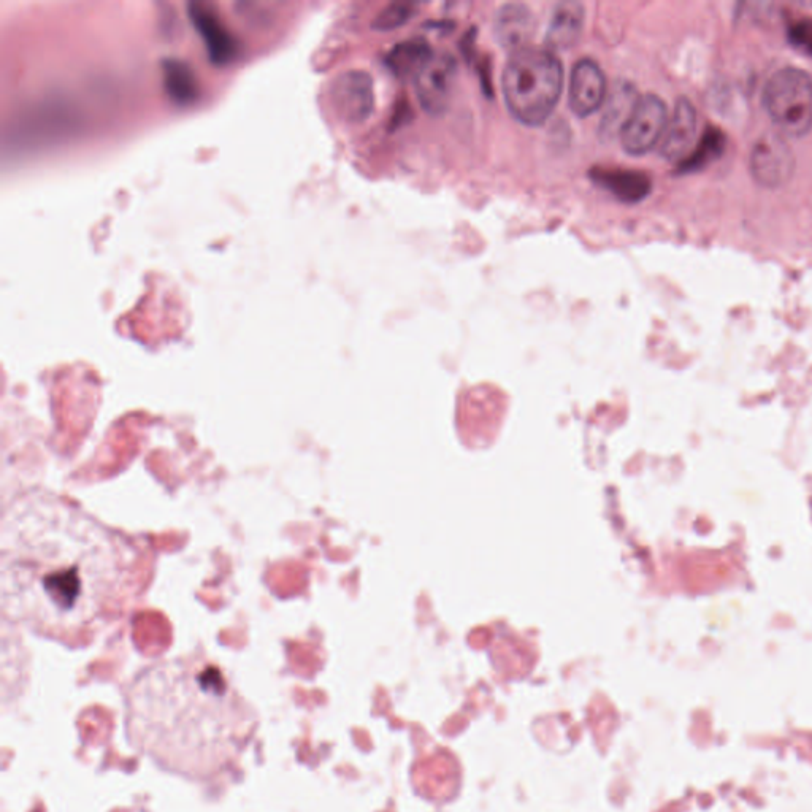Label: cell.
<instances>
[{
    "instance_id": "obj_1",
    "label": "cell",
    "mask_w": 812,
    "mask_h": 812,
    "mask_svg": "<svg viewBox=\"0 0 812 812\" xmlns=\"http://www.w3.org/2000/svg\"><path fill=\"white\" fill-rule=\"evenodd\" d=\"M5 613L54 640L99 630L131 592L137 554L126 538L45 492L18 498L0 533Z\"/></svg>"
},
{
    "instance_id": "obj_2",
    "label": "cell",
    "mask_w": 812,
    "mask_h": 812,
    "mask_svg": "<svg viewBox=\"0 0 812 812\" xmlns=\"http://www.w3.org/2000/svg\"><path fill=\"white\" fill-rule=\"evenodd\" d=\"M126 721L138 751L173 773L202 779L237 759L256 713L216 665L177 659L135 679Z\"/></svg>"
},
{
    "instance_id": "obj_3",
    "label": "cell",
    "mask_w": 812,
    "mask_h": 812,
    "mask_svg": "<svg viewBox=\"0 0 812 812\" xmlns=\"http://www.w3.org/2000/svg\"><path fill=\"white\" fill-rule=\"evenodd\" d=\"M564 88V67L549 48L525 46L511 53L503 69L502 91L513 118L540 126L549 118Z\"/></svg>"
},
{
    "instance_id": "obj_4",
    "label": "cell",
    "mask_w": 812,
    "mask_h": 812,
    "mask_svg": "<svg viewBox=\"0 0 812 812\" xmlns=\"http://www.w3.org/2000/svg\"><path fill=\"white\" fill-rule=\"evenodd\" d=\"M763 107L782 137L801 138L812 129V78L787 67L774 73L763 91Z\"/></svg>"
},
{
    "instance_id": "obj_5",
    "label": "cell",
    "mask_w": 812,
    "mask_h": 812,
    "mask_svg": "<svg viewBox=\"0 0 812 812\" xmlns=\"http://www.w3.org/2000/svg\"><path fill=\"white\" fill-rule=\"evenodd\" d=\"M668 108L655 94H644L625 123L619 138L622 148L632 156H643L659 145L667 129Z\"/></svg>"
},
{
    "instance_id": "obj_6",
    "label": "cell",
    "mask_w": 812,
    "mask_h": 812,
    "mask_svg": "<svg viewBox=\"0 0 812 812\" xmlns=\"http://www.w3.org/2000/svg\"><path fill=\"white\" fill-rule=\"evenodd\" d=\"M457 61L448 51L433 53L426 66L414 78L419 104L429 115L440 116L448 110L456 86Z\"/></svg>"
},
{
    "instance_id": "obj_7",
    "label": "cell",
    "mask_w": 812,
    "mask_h": 812,
    "mask_svg": "<svg viewBox=\"0 0 812 812\" xmlns=\"http://www.w3.org/2000/svg\"><path fill=\"white\" fill-rule=\"evenodd\" d=\"M752 177L763 188H781L792 178L795 158L779 132H768L755 142L749 156Z\"/></svg>"
},
{
    "instance_id": "obj_8",
    "label": "cell",
    "mask_w": 812,
    "mask_h": 812,
    "mask_svg": "<svg viewBox=\"0 0 812 812\" xmlns=\"http://www.w3.org/2000/svg\"><path fill=\"white\" fill-rule=\"evenodd\" d=\"M606 94V78L602 67L594 59L583 58L571 70L568 104L579 118L594 115L603 107Z\"/></svg>"
},
{
    "instance_id": "obj_9",
    "label": "cell",
    "mask_w": 812,
    "mask_h": 812,
    "mask_svg": "<svg viewBox=\"0 0 812 812\" xmlns=\"http://www.w3.org/2000/svg\"><path fill=\"white\" fill-rule=\"evenodd\" d=\"M332 99L341 118L362 123L372 115L375 105L372 77L362 70L341 73L332 89Z\"/></svg>"
},
{
    "instance_id": "obj_10",
    "label": "cell",
    "mask_w": 812,
    "mask_h": 812,
    "mask_svg": "<svg viewBox=\"0 0 812 812\" xmlns=\"http://www.w3.org/2000/svg\"><path fill=\"white\" fill-rule=\"evenodd\" d=\"M698 116L694 104L686 97L676 100L668 118L667 129L659 143L662 158L681 164L697 145Z\"/></svg>"
},
{
    "instance_id": "obj_11",
    "label": "cell",
    "mask_w": 812,
    "mask_h": 812,
    "mask_svg": "<svg viewBox=\"0 0 812 812\" xmlns=\"http://www.w3.org/2000/svg\"><path fill=\"white\" fill-rule=\"evenodd\" d=\"M189 16L194 21L199 34L202 35L203 42L207 46L208 56L215 66H226L234 61L238 53V45L234 35L227 31L223 21L219 20L213 10L207 5H189Z\"/></svg>"
},
{
    "instance_id": "obj_12",
    "label": "cell",
    "mask_w": 812,
    "mask_h": 812,
    "mask_svg": "<svg viewBox=\"0 0 812 812\" xmlns=\"http://www.w3.org/2000/svg\"><path fill=\"white\" fill-rule=\"evenodd\" d=\"M535 29L533 13L524 4H505L498 7L494 18L495 39L506 50H522L529 43Z\"/></svg>"
},
{
    "instance_id": "obj_13",
    "label": "cell",
    "mask_w": 812,
    "mask_h": 812,
    "mask_svg": "<svg viewBox=\"0 0 812 812\" xmlns=\"http://www.w3.org/2000/svg\"><path fill=\"white\" fill-rule=\"evenodd\" d=\"M640 97L635 85L630 81H614L603 102L602 119H600L602 137L611 138L621 134Z\"/></svg>"
},
{
    "instance_id": "obj_14",
    "label": "cell",
    "mask_w": 812,
    "mask_h": 812,
    "mask_svg": "<svg viewBox=\"0 0 812 812\" xmlns=\"http://www.w3.org/2000/svg\"><path fill=\"white\" fill-rule=\"evenodd\" d=\"M584 7L579 2H559L554 7L546 31L549 50H567L579 40L583 32Z\"/></svg>"
},
{
    "instance_id": "obj_15",
    "label": "cell",
    "mask_w": 812,
    "mask_h": 812,
    "mask_svg": "<svg viewBox=\"0 0 812 812\" xmlns=\"http://www.w3.org/2000/svg\"><path fill=\"white\" fill-rule=\"evenodd\" d=\"M592 180L627 203L641 202L649 196L652 188L648 175L636 170L594 169Z\"/></svg>"
},
{
    "instance_id": "obj_16",
    "label": "cell",
    "mask_w": 812,
    "mask_h": 812,
    "mask_svg": "<svg viewBox=\"0 0 812 812\" xmlns=\"http://www.w3.org/2000/svg\"><path fill=\"white\" fill-rule=\"evenodd\" d=\"M433 51L424 39H408L397 43L386 56V66L395 77L416 78L422 67L432 58Z\"/></svg>"
},
{
    "instance_id": "obj_17",
    "label": "cell",
    "mask_w": 812,
    "mask_h": 812,
    "mask_svg": "<svg viewBox=\"0 0 812 812\" xmlns=\"http://www.w3.org/2000/svg\"><path fill=\"white\" fill-rule=\"evenodd\" d=\"M725 151V135L721 129L709 126L701 135L692 153L681 162L682 172H697L721 158Z\"/></svg>"
},
{
    "instance_id": "obj_18",
    "label": "cell",
    "mask_w": 812,
    "mask_h": 812,
    "mask_svg": "<svg viewBox=\"0 0 812 812\" xmlns=\"http://www.w3.org/2000/svg\"><path fill=\"white\" fill-rule=\"evenodd\" d=\"M165 88L173 100L188 104L199 94L196 77L186 64L180 61H167L164 66Z\"/></svg>"
},
{
    "instance_id": "obj_19",
    "label": "cell",
    "mask_w": 812,
    "mask_h": 812,
    "mask_svg": "<svg viewBox=\"0 0 812 812\" xmlns=\"http://www.w3.org/2000/svg\"><path fill=\"white\" fill-rule=\"evenodd\" d=\"M413 12L414 5L411 2H394L381 10L380 15L373 21V27L378 31H392L410 20Z\"/></svg>"
},
{
    "instance_id": "obj_20",
    "label": "cell",
    "mask_w": 812,
    "mask_h": 812,
    "mask_svg": "<svg viewBox=\"0 0 812 812\" xmlns=\"http://www.w3.org/2000/svg\"><path fill=\"white\" fill-rule=\"evenodd\" d=\"M787 37L798 51L812 58V18L793 21L787 29Z\"/></svg>"
}]
</instances>
